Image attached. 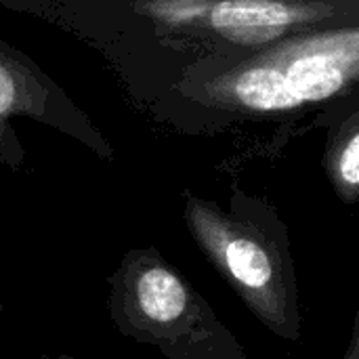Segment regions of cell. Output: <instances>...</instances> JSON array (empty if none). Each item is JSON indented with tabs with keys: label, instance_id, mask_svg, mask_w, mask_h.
I'll use <instances>...</instances> for the list:
<instances>
[{
	"label": "cell",
	"instance_id": "obj_1",
	"mask_svg": "<svg viewBox=\"0 0 359 359\" xmlns=\"http://www.w3.org/2000/svg\"><path fill=\"white\" fill-rule=\"evenodd\" d=\"M183 219L196 246L248 311L276 337L301 339V307L290 233L261 200L236 194L231 208L185 196Z\"/></svg>",
	"mask_w": 359,
	"mask_h": 359
},
{
	"label": "cell",
	"instance_id": "obj_2",
	"mask_svg": "<svg viewBox=\"0 0 359 359\" xmlns=\"http://www.w3.org/2000/svg\"><path fill=\"white\" fill-rule=\"evenodd\" d=\"M114 328L164 359H248L200 292L156 248L128 250L107 280Z\"/></svg>",
	"mask_w": 359,
	"mask_h": 359
},
{
	"label": "cell",
	"instance_id": "obj_3",
	"mask_svg": "<svg viewBox=\"0 0 359 359\" xmlns=\"http://www.w3.org/2000/svg\"><path fill=\"white\" fill-rule=\"evenodd\" d=\"M359 32L351 27L303 32L252 55L215 78L208 97L244 114H278L324 103L358 78Z\"/></svg>",
	"mask_w": 359,
	"mask_h": 359
},
{
	"label": "cell",
	"instance_id": "obj_4",
	"mask_svg": "<svg viewBox=\"0 0 359 359\" xmlns=\"http://www.w3.org/2000/svg\"><path fill=\"white\" fill-rule=\"evenodd\" d=\"M328 8L301 0H154L151 17L168 25L206 23L225 40L261 46L280 40L290 29L324 19Z\"/></svg>",
	"mask_w": 359,
	"mask_h": 359
},
{
	"label": "cell",
	"instance_id": "obj_5",
	"mask_svg": "<svg viewBox=\"0 0 359 359\" xmlns=\"http://www.w3.org/2000/svg\"><path fill=\"white\" fill-rule=\"evenodd\" d=\"M46 93L40 80L23 65L21 59L11 57L0 50V160L17 164L21 160V149L8 128V118L13 116H34L44 118Z\"/></svg>",
	"mask_w": 359,
	"mask_h": 359
},
{
	"label": "cell",
	"instance_id": "obj_6",
	"mask_svg": "<svg viewBox=\"0 0 359 359\" xmlns=\"http://www.w3.org/2000/svg\"><path fill=\"white\" fill-rule=\"evenodd\" d=\"M328 175L341 202L353 206L359 200V128L349 120L334 137L328 151Z\"/></svg>",
	"mask_w": 359,
	"mask_h": 359
},
{
	"label": "cell",
	"instance_id": "obj_7",
	"mask_svg": "<svg viewBox=\"0 0 359 359\" xmlns=\"http://www.w3.org/2000/svg\"><path fill=\"white\" fill-rule=\"evenodd\" d=\"M343 359H359V313H355L351 339H349V345H347V351H345Z\"/></svg>",
	"mask_w": 359,
	"mask_h": 359
},
{
	"label": "cell",
	"instance_id": "obj_8",
	"mask_svg": "<svg viewBox=\"0 0 359 359\" xmlns=\"http://www.w3.org/2000/svg\"><path fill=\"white\" fill-rule=\"evenodd\" d=\"M53 359H76V358H69V355H59V358H53Z\"/></svg>",
	"mask_w": 359,
	"mask_h": 359
},
{
	"label": "cell",
	"instance_id": "obj_9",
	"mask_svg": "<svg viewBox=\"0 0 359 359\" xmlns=\"http://www.w3.org/2000/svg\"><path fill=\"white\" fill-rule=\"evenodd\" d=\"M0 311H2V301H0Z\"/></svg>",
	"mask_w": 359,
	"mask_h": 359
}]
</instances>
